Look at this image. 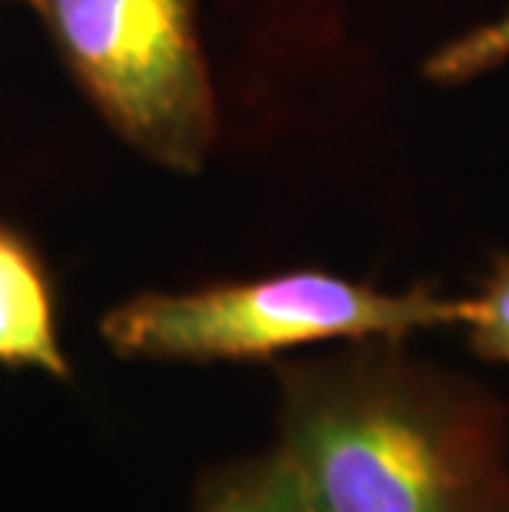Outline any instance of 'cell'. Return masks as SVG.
Masks as SVG:
<instances>
[{
  "label": "cell",
  "mask_w": 509,
  "mask_h": 512,
  "mask_svg": "<svg viewBox=\"0 0 509 512\" xmlns=\"http://www.w3.org/2000/svg\"><path fill=\"white\" fill-rule=\"evenodd\" d=\"M506 60H509V14L486 27H476L457 40L443 43L424 63V73L433 83H467L473 76L496 70Z\"/></svg>",
  "instance_id": "cell-7"
},
{
  "label": "cell",
  "mask_w": 509,
  "mask_h": 512,
  "mask_svg": "<svg viewBox=\"0 0 509 512\" xmlns=\"http://www.w3.org/2000/svg\"><path fill=\"white\" fill-rule=\"evenodd\" d=\"M0 367L70 377L50 271L24 235L0 225Z\"/></svg>",
  "instance_id": "cell-4"
},
{
  "label": "cell",
  "mask_w": 509,
  "mask_h": 512,
  "mask_svg": "<svg viewBox=\"0 0 509 512\" xmlns=\"http://www.w3.org/2000/svg\"><path fill=\"white\" fill-rule=\"evenodd\" d=\"M80 90L129 146L196 172L215 143L199 0H30Z\"/></svg>",
  "instance_id": "cell-3"
},
{
  "label": "cell",
  "mask_w": 509,
  "mask_h": 512,
  "mask_svg": "<svg viewBox=\"0 0 509 512\" xmlns=\"http://www.w3.org/2000/svg\"><path fill=\"white\" fill-rule=\"evenodd\" d=\"M364 337L281 364L278 453L311 512H509L506 410Z\"/></svg>",
  "instance_id": "cell-1"
},
{
  "label": "cell",
  "mask_w": 509,
  "mask_h": 512,
  "mask_svg": "<svg viewBox=\"0 0 509 512\" xmlns=\"http://www.w3.org/2000/svg\"><path fill=\"white\" fill-rule=\"evenodd\" d=\"M192 512H311L305 489L285 456L272 453L235 463L205 483Z\"/></svg>",
  "instance_id": "cell-5"
},
{
  "label": "cell",
  "mask_w": 509,
  "mask_h": 512,
  "mask_svg": "<svg viewBox=\"0 0 509 512\" xmlns=\"http://www.w3.org/2000/svg\"><path fill=\"white\" fill-rule=\"evenodd\" d=\"M470 351L483 361L509 364V255H496L480 294L470 298L467 321Z\"/></svg>",
  "instance_id": "cell-6"
},
{
  "label": "cell",
  "mask_w": 509,
  "mask_h": 512,
  "mask_svg": "<svg viewBox=\"0 0 509 512\" xmlns=\"http://www.w3.org/2000/svg\"><path fill=\"white\" fill-rule=\"evenodd\" d=\"M470 298H440L424 285L404 294L331 275L229 281L196 291H146L103 314L100 334L129 361H268L295 347L394 337L463 324Z\"/></svg>",
  "instance_id": "cell-2"
}]
</instances>
